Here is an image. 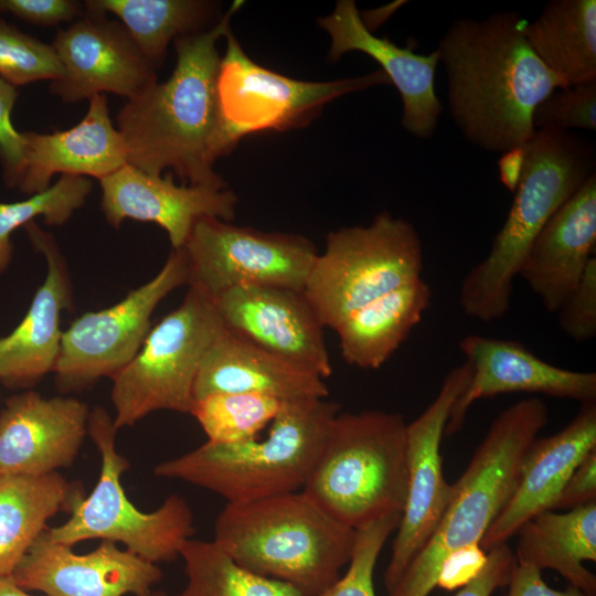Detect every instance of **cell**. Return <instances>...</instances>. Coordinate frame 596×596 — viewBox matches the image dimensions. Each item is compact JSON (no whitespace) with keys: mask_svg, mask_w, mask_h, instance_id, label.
<instances>
[{"mask_svg":"<svg viewBox=\"0 0 596 596\" xmlns=\"http://www.w3.org/2000/svg\"><path fill=\"white\" fill-rule=\"evenodd\" d=\"M528 22L517 11L460 18L436 49L453 121L468 142L488 152L520 148L534 131L535 107L567 87L531 50Z\"/></svg>","mask_w":596,"mask_h":596,"instance_id":"cell-1","label":"cell"},{"mask_svg":"<svg viewBox=\"0 0 596 596\" xmlns=\"http://www.w3.org/2000/svg\"><path fill=\"white\" fill-rule=\"evenodd\" d=\"M244 4L234 1L212 26L173 41L177 62L169 78L128 99L116 115L127 163L151 174L173 173L181 183L227 188L213 166L236 143L219 108L217 42Z\"/></svg>","mask_w":596,"mask_h":596,"instance_id":"cell-2","label":"cell"},{"mask_svg":"<svg viewBox=\"0 0 596 596\" xmlns=\"http://www.w3.org/2000/svg\"><path fill=\"white\" fill-rule=\"evenodd\" d=\"M520 149V175L507 219L459 289L464 313L486 323L508 313L513 281L536 236L595 173L594 146L570 131L534 129Z\"/></svg>","mask_w":596,"mask_h":596,"instance_id":"cell-3","label":"cell"},{"mask_svg":"<svg viewBox=\"0 0 596 596\" xmlns=\"http://www.w3.org/2000/svg\"><path fill=\"white\" fill-rule=\"evenodd\" d=\"M355 535L300 490L226 503L213 542L251 572L319 596L339 579Z\"/></svg>","mask_w":596,"mask_h":596,"instance_id":"cell-4","label":"cell"},{"mask_svg":"<svg viewBox=\"0 0 596 596\" xmlns=\"http://www.w3.org/2000/svg\"><path fill=\"white\" fill-rule=\"evenodd\" d=\"M340 412L337 402H281L264 438L235 444L206 441L153 468L157 477L210 490L227 503L300 491Z\"/></svg>","mask_w":596,"mask_h":596,"instance_id":"cell-5","label":"cell"},{"mask_svg":"<svg viewBox=\"0 0 596 596\" xmlns=\"http://www.w3.org/2000/svg\"><path fill=\"white\" fill-rule=\"evenodd\" d=\"M547 422L549 408L539 397L521 400L493 419L467 468L453 483L438 526L387 596H428L448 555L480 545L513 494L523 458Z\"/></svg>","mask_w":596,"mask_h":596,"instance_id":"cell-6","label":"cell"},{"mask_svg":"<svg viewBox=\"0 0 596 596\" xmlns=\"http://www.w3.org/2000/svg\"><path fill=\"white\" fill-rule=\"evenodd\" d=\"M406 427L400 413L339 412L301 491L353 530L402 513L408 487Z\"/></svg>","mask_w":596,"mask_h":596,"instance_id":"cell-7","label":"cell"},{"mask_svg":"<svg viewBox=\"0 0 596 596\" xmlns=\"http://www.w3.org/2000/svg\"><path fill=\"white\" fill-rule=\"evenodd\" d=\"M424 252L416 227L381 212L368 225L330 232L304 294L321 324L336 329L372 300L422 278Z\"/></svg>","mask_w":596,"mask_h":596,"instance_id":"cell-8","label":"cell"},{"mask_svg":"<svg viewBox=\"0 0 596 596\" xmlns=\"http://www.w3.org/2000/svg\"><path fill=\"white\" fill-rule=\"evenodd\" d=\"M117 432L104 407L89 412L88 435L100 455L98 480L88 496L75 498L67 521L47 533L71 546L87 540L111 541L155 564L173 561L194 533L192 510L179 494L169 496L151 512L128 499L120 479L129 462L117 451Z\"/></svg>","mask_w":596,"mask_h":596,"instance_id":"cell-9","label":"cell"},{"mask_svg":"<svg viewBox=\"0 0 596 596\" xmlns=\"http://www.w3.org/2000/svg\"><path fill=\"white\" fill-rule=\"evenodd\" d=\"M224 328L214 301L189 287L180 306L151 327L135 358L111 379L116 429L158 411L189 414L201 360Z\"/></svg>","mask_w":596,"mask_h":596,"instance_id":"cell-10","label":"cell"},{"mask_svg":"<svg viewBox=\"0 0 596 596\" xmlns=\"http://www.w3.org/2000/svg\"><path fill=\"white\" fill-rule=\"evenodd\" d=\"M216 89L223 125L237 145L246 135L307 126L331 100L374 85L390 84L382 70L330 82H306L254 62L230 31Z\"/></svg>","mask_w":596,"mask_h":596,"instance_id":"cell-11","label":"cell"},{"mask_svg":"<svg viewBox=\"0 0 596 596\" xmlns=\"http://www.w3.org/2000/svg\"><path fill=\"white\" fill-rule=\"evenodd\" d=\"M183 248L172 249L159 273L110 307L77 317L63 331L54 369L62 393L85 390L103 377L113 379L138 353L158 305L173 290L188 285Z\"/></svg>","mask_w":596,"mask_h":596,"instance_id":"cell-12","label":"cell"},{"mask_svg":"<svg viewBox=\"0 0 596 596\" xmlns=\"http://www.w3.org/2000/svg\"><path fill=\"white\" fill-rule=\"evenodd\" d=\"M182 248L188 286L211 300L245 284L304 290L318 255L305 236L264 232L210 216L195 221Z\"/></svg>","mask_w":596,"mask_h":596,"instance_id":"cell-13","label":"cell"},{"mask_svg":"<svg viewBox=\"0 0 596 596\" xmlns=\"http://www.w3.org/2000/svg\"><path fill=\"white\" fill-rule=\"evenodd\" d=\"M471 373L467 360L451 369L435 398L407 423V497L384 573L387 593L434 533L448 505L453 483L444 476L441 439L449 412L466 390Z\"/></svg>","mask_w":596,"mask_h":596,"instance_id":"cell-14","label":"cell"},{"mask_svg":"<svg viewBox=\"0 0 596 596\" xmlns=\"http://www.w3.org/2000/svg\"><path fill=\"white\" fill-rule=\"evenodd\" d=\"M52 46L63 73L50 91L64 103L107 93L128 100L158 82L156 68L125 26L106 14L85 12L56 32Z\"/></svg>","mask_w":596,"mask_h":596,"instance_id":"cell-15","label":"cell"},{"mask_svg":"<svg viewBox=\"0 0 596 596\" xmlns=\"http://www.w3.org/2000/svg\"><path fill=\"white\" fill-rule=\"evenodd\" d=\"M213 301L230 331L323 380L331 375L324 327L304 290L245 284Z\"/></svg>","mask_w":596,"mask_h":596,"instance_id":"cell-16","label":"cell"},{"mask_svg":"<svg viewBox=\"0 0 596 596\" xmlns=\"http://www.w3.org/2000/svg\"><path fill=\"white\" fill-rule=\"evenodd\" d=\"M25 590L45 596H140L162 578L160 567L111 541L77 554L43 532L11 574Z\"/></svg>","mask_w":596,"mask_h":596,"instance_id":"cell-17","label":"cell"},{"mask_svg":"<svg viewBox=\"0 0 596 596\" xmlns=\"http://www.w3.org/2000/svg\"><path fill=\"white\" fill-rule=\"evenodd\" d=\"M459 349L472 373L449 412L446 436L460 432L476 401L501 394H543L581 404L596 403V373L552 365L517 340L468 334L459 341Z\"/></svg>","mask_w":596,"mask_h":596,"instance_id":"cell-18","label":"cell"},{"mask_svg":"<svg viewBox=\"0 0 596 596\" xmlns=\"http://www.w3.org/2000/svg\"><path fill=\"white\" fill-rule=\"evenodd\" d=\"M100 209L106 222L119 228L125 220L155 223L180 249L196 220L204 216L231 222L237 195L228 188L177 184L171 172L151 174L130 164L99 180Z\"/></svg>","mask_w":596,"mask_h":596,"instance_id":"cell-19","label":"cell"},{"mask_svg":"<svg viewBox=\"0 0 596 596\" xmlns=\"http://www.w3.org/2000/svg\"><path fill=\"white\" fill-rule=\"evenodd\" d=\"M89 408L71 396L28 390L0 411V473L42 476L70 467L88 435Z\"/></svg>","mask_w":596,"mask_h":596,"instance_id":"cell-20","label":"cell"},{"mask_svg":"<svg viewBox=\"0 0 596 596\" xmlns=\"http://www.w3.org/2000/svg\"><path fill=\"white\" fill-rule=\"evenodd\" d=\"M24 230L46 263V275L19 324L0 338V383L30 389L54 372L62 344V312L73 306V283L67 263L52 234L35 221Z\"/></svg>","mask_w":596,"mask_h":596,"instance_id":"cell-21","label":"cell"},{"mask_svg":"<svg viewBox=\"0 0 596 596\" xmlns=\"http://www.w3.org/2000/svg\"><path fill=\"white\" fill-rule=\"evenodd\" d=\"M318 24L330 36L328 60L336 62L353 51L375 60L401 95L403 128L418 139L434 136L443 110L435 89L439 64L436 50L417 54L387 38L376 36L364 25L353 0L337 1L332 12L319 18Z\"/></svg>","mask_w":596,"mask_h":596,"instance_id":"cell-22","label":"cell"},{"mask_svg":"<svg viewBox=\"0 0 596 596\" xmlns=\"http://www.w3.org/2000/svg\"><path fill=\"white\" fill-rule=\"evenodd\" d=\"M595 448L596 403L582 404L556 434L536 437L523 458L513 494L486 531L480 547L487 553L507 543L526 521L554 510L567 478Z\"/></svg>","mask_w":596,"mask_h":596,"instance_id":"cell-23","label":"cell"},{"mask_svg":"<svg viewBox=\"0 0 596 596\" xmlns=\"http://www.w3.org/2000/svg\"><path fill=\"white\" fill-rule=\"evenodd\" d=\"M23 166L17 189L25 195L46 190L55 174L98 181L127 164L124 139L110 118L107 95L88 100L75 126L52 132H23Z\"/></svg>","mask_w":596,"mask_h":596,"instance_id":"cell-24","label":"cell"},{"mask_svg":"<svg viewBox=\"0 0 596 596\" xmlns=\"http://www.w3.org/2000/svg\"><path fill=\"white\" fill-rule=\"evenodd\" d=\"M596 173L590 175L546 222L519 276L555 313L595 256Z\"/></svg>","mask_w":596,"mask_h":596,"instance_id":"cell-25","label":"cell"},{"mask_svg":"<svg viewBox=\"0 0 596 596\" xmlns=\"http://www.w3.org/2000/svg\"><path fill=\"white\" fill-rule=\"evenodd\" d=\"M214 393H259L281 402L329 395L320 376L226 328L206 349L193 387L194 400Z\"/></svg>","mask_w":596,"mask_h":596,"instance_id":"cell-26","label":"cell"},{"mask_svg":"<svg viewBox=\"0 0 596 596\" xmlns=\"http://www.w3.org/2000/svg\"><path fill=\"white\" fill-rule=\"evenodd\" d=\"M432 295L422 277L351 313L334 329L343 360L363 370L380 369L422 320Z\"/></svg>","mask_w":596,"mask_h":596,"instance_id":"cell-27","label":"cell"},{"mask_svg":"<svg viewBox=\"0 0 596 596\" xmlns=\"http://www.w3.org/2000/svg\"><path fill=\"white\" fill-rule=\"evenodd\" d=\"M515 560L558 572L570 585L596 596V576L584 566L596 561V501L536 514L520 526Z\"/></svg>","mask_w":596,"mask_h":596,"instance_id":"cell-28","label":"cell"},{"mask_svg":"<svg viewBox=\"0 0 596 596\" xmlns=\"http://www.w3.org/2000/svg\"><path fill=\"white\" fill-rule=\"evenodd\" d=\"M83 493L79 483L61 473L42 476L0 473V577L11 576L47 522L68 511Z\"/></svg>","mask_w":596,"mask_h":596,"instance_id":"cell-29","label":"cell"},{"mask_svg":"<svg viewBox=\"0 0 596 596\" xmlns=\"http://www.w3.org/2000/svg\"><path fill=\"white\" fill-rule=\"evenodd\" d=\"M534 54L567 86L596 82V1L552 0L528 22Z\"/></svg>","mask_w":596,"mask_h":596,"instance_id":"cell-30","label":"cell"},{"mask_svg":"<svg viewBox=\"0 0 596 596\" xmlns=\"http://www.w3.org/2000/svg\"><path fill=\"white\" fill-rule=\"evenodd\" d=\"M85 12L119 19L140 52L158 68L169 44L207 29L217 4L204 0H86Z\"/></svg>","mask_w":596,"mask_h":596,"instance_id":"cell-31","label":"cell"},{"mask_svg":"<svg viewBox=\"0 0 596 596\" xmlns=\"http://www.w3.org/2000/svg\"><path fill=\"white\" fill-rule=\"evenodd\" d=\"M180 556L187 585L173 596H304L287 583L243 567L213 541L191 538Z\"/></svg>","mask_w":596,"mask_h":596,"instance_id":"cell-32","label":"cell"},{"mask_svg":"<svg viewBox=\"0 0 596 596\" xmlns=\"http://www.w3.org/2000/svg\"><path fill=\"white\" fill-rule=\"evenodd\" d=\"M280 405L278 398L259 393H214L195 398L189 414L209 441L235 444L257 438Z\"/></svg>","mask_w":596,"mask_h":596,"instance_id":"cell-33","label":"cell"},{"mask_svg":"<svg viewBox=\"0 0 596 596\" xmlns=\"http://www.w3.org/2000/svg\"><path fill=\"white\" fill-rule=\"evenodd\" d=\"M86 177L63 174L46 190L15 202H0V277L13 258L12 234L43 217L49 226H62L81 209L92 191Z\"/></svg>","mask_w":596,"mask_h":596,"instance_id":"cell-34","label":"cell"},{"mask_svg":"<svg viewBox=\"0 0 596 596\" xmlns=\"http://www.w3.org/2000/svg\"><path fill=\"white\" fill-rule=\"evenodd\" d=\"M62 65L52 44L21 32L0 18V77L13 86L62 76Z\"/></svg>","mask_w":596,"mask_h":596,"instance_id":"cell-35","label":"cell"},{"mask_svg":"<svg viewBox=\"0 0 596 596\" xmlns=\"http://www.w3.org/2000/svg\"><path fill=\"white\" fill-rule=\"evenodd\" d=\"M402 513L379 518L356 530L354 547L343 576L319 596H376L374 568L380 553L398 525Z\"/></svg>","mask_w":596,"mask_h":596,"instance_id":"cell-36","label":"cell"},{"mask_svg":"<svg viewBox=\"0 0 596 596\" xmlns=\"http://www.w3.org/2000/svg\"><path fill=\"white\" fill-rule=\"evenodd\" d=\"M536 130H596V82L571 85L553 91L534 109Z\"/></svg>","mask_w":596,"mask_h":596,"instance_id":"cell-37","label":"cell"},{"mask_svg":"<svg viewBox=\"0 0 596 596\" xmlns=\"http://www.w3.org/2000/svg\"><path fill=\"white\" fill-rule=\"evenodd\" d=\"M562 331L576 342L596 336V257H592L583 276L567 295L558 310Z\"/></svg>","mask_w":596,"mask_h":596,"instance_id":"cell-38","label":"cell"},{"mask_svg":"<svg viewBox=\"0 0 596 596\" xmlns=\"http://www.w3.org/2000/svg\"><path fill=\"white\" fill-rule=\"evenodd\" d=\"M17 98V87L0 77V162L8 188H17L23 166V132L14 128L11 119Z\"/></svg>","mask_w":596,"mask_h":596,"instance_id":"cell-39","label":"cell"},{"mask_svg":"<svg viewBox=\"0 0 596 596\" xmlns=\"http://www.w3.org/2000/svg\"><path fill=\"white\" fill-rule=\"evenodd\" d=\"M84 12V4L74 0H0V14L9 13L36 25L72 22Z\"/></svg>","mask_w":596,"mask_h":596,"instance_id":"cell-40","label":"cell"},{"mask_svg":"<svg viewBox=\"0 0 596 596\" xmlns=\"http://www.w3.org/2000/svg\"><path fill=\"white\" fill-rule=\"evenodd\" d=\"M515 563V555L507 543L492 547L480 572L455 596H491L498 588L508 586Z\"/></svg>","mask_w":596,"mask_h":596,"instance_id":"cell-41","label":"cell"},{"mask_svg":"<svg viewBox=\"0 0 596 596\" xmlns=\"http://www.w3.org/2000/svg\"><path fill=\"white\" fill-rule=\"evenodd\" d=\"M592 501H596V448L570 475L554 510L573 509Z\"/></svg>","mask_w":596,"mask_h":596,"instance_id":"cell-42","label":"cell"},{"mask_svg":"<svg viewBox=\"0 0 596 596\" xmlns=\"http://www.w3.org/2000/svg\"><path fill=\"white\" fill-rule=\"evenodd\" d=\"M486 561L487 553L480 545L453 552L443 562L437 586L447 590L462 587L480 572Z\"/></svg>","mask_w":596,"mask_h":596,"instance_id":"cell-43","label":"cell"},{"mask_svg":"<svg viewBox=\"0 0 596 596\" xmlns=\"http://www.w3.org/2000/svg\"><path fill=\"white\" fill-rule=\"evenodd\" d=\"M508 586L507 596H590L570 584L564 590L551 588L543 581L539 568L518 562L513 567Z\"/></svg>","mask_w":596,"mask_h":596,"instance_id":"cell-44","label":"cell"},{"mask_svg":"<svg viewBox=\"0 0 596 596\" xmlns=\"http://www.w3.org/2000/svg\"><path fill=\"white\" fill-rule=\"evenodd\" d=\"M522 153L520 148L503 153L500 158L499 168L501 181L512 192L515 190L519 180Z\"/></svg>","mask_w":596,"mask_h":596,"instance_id":"cell-45","label":"cell"},{"mask_svg":"<svg viewBox=\"0 0 596 596\" xmlns=\"http://www.w3.org/2000/svg\"><path fill=\"white\" fill-rule=\"evenodd\" d=\"M0 596H33L20 587L11 576L0 577ZM45 596V595H44Z\"/></svg>","mask_w":596,"mask_h":596,"instance_id":"cell-46","label":"cell"},{"mask_svg":"<svg viewBox=\"0 0 596 596\" xmlns=\"http://www.w3.org/2000/svg\"><path fill=\"white\" fill-rule=\"evenodd\" d=\"M140 596H167V594L163 593V592H160V590H156V592L151 590V592H149L147 594H143V595H140Z\"/></svg>","mask_w":596,"mask_h":596,"instance_id":"cell-47","label":"cell"}]
</instances>
